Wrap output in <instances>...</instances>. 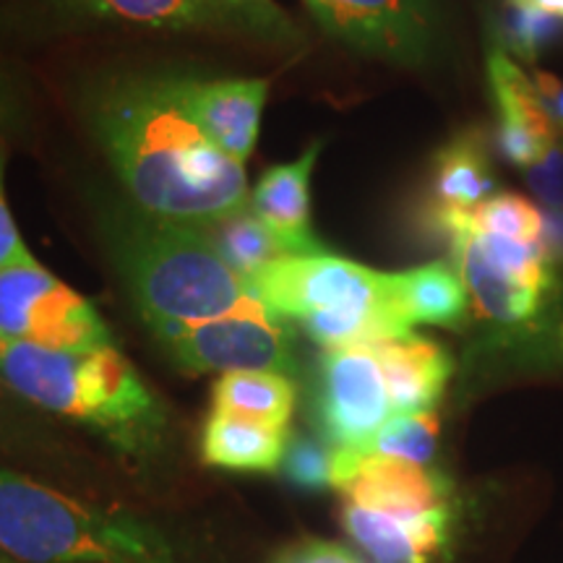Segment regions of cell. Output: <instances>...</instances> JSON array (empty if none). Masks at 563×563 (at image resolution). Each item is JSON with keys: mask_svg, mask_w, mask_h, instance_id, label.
<instances>
[{"mask_svg": "<svg viewBox=\"0 0 563 563\" xmlns=\"http://www.w3.org/2000/svg\"><path fill=\"white\" fill-rule=\"evenodd\" d=\"M97 141L146 214L209 224L249 207L245 167L230 159L188 100L183 76H123L91 102Z\"/></svg>", "mask_w": 563, "mask_h": 563, "instance_id": "1", "label": "cell"}, {"mask_svg": "<svg viewBox=\"0 0 563 563\" xmlns=\"http://www.w3.org/2000/svg\"><path fill=\"white\" fill-rule=\"evenodd\" d=\"M0 382L60 418L100 431L123 452H141L159 439L162 407L118 347L60 352L0 334Z\"/></svg>", "mask_w": 563, "mask_h": 563, "instance_id": "2", "label": "cell"}, {"mask_svg": "<svg viewBox=\"0 0 563 563\" xmlns=\"http://www.w3.org/2000/svg\"><path fill=\"white\" fill-rule=\"evenodd\" d=\"M118 269L154 334L241 313H269L199 224L146 214L118 232ZM272 316V313H269Z\"/></svg>", "mask_w": 563, "mask_h": 563, "instance_id": "3", "label": "cell"}, {"mask_svg": "<svg viewBox=\"0 0 563 563\" xmlns=\"http://www.w3.org/2000/svg\"><path fill=\"white\" fill-rule=\"evenodd\" d=\"M277 321H295L323 350L371 347L412 334L397 295V274L332 256H285L251 279Z\"/></svg>", "mask_w": 563, "mask_h": 563, "instance_id": "4", "label": "cell"}, {"mask_svg": "<svg viewBox=\"0 0 563 563\" xmlns=\"http://www.w3.org/2000/svg\"><path fill=\"white\" fill-rule=\"evenodd\" d=\"M0 551L19 563H180L157 527L0 467Z\"/></svg>", "mask_w": 563, "mask_h": 563, "instance_id": "5", "label": "cell"}, {"mask_svg": "<svg viewBox=\"0 0 563 563\" xmlns=\"http://www.w3.org/2000/svg\"><path fill=\"white\" fill-rule=\"evenodd\" d=\"M0 334L60 352L112 347L100 311L34 256L0 269Z\"/></svg>", "mask_w": 563, "mask_h": 563, "instance_id": "6", "label": "cell"}, {"mask_svg": "<svg viewBox=\"0 0 563 563\" xmlns=\"http://www.w3.org/2000/svg\"><path fill=\"white\" fill-rule=\"evenodd\" d=\"M170 357L191 373L295 371L292 334L269 313H241L224 319L165 329L157 334Z\"/></svg>", "mask_w": 563, "mask_h": 563, "instance_id": "7", "label": "cell"}, {"mask_svg": "<svg viewBox=\"0 0 563 563\" xmlns=\"http://www.w3.org/2000/svg\"><path fill=\"white\" fill-rule=\"evenodd\" d=\"M344 45L391 63L426 60L435 32L431 0H302Z\"/></svg>", "mask_w": 563, "mask_h": 563, "instance_id": "8", "label": "cell"}, {"mask_svg": "<svg viewBox=\"0 0 563 563\" xmlns=\"http://www.w3.org/2000/svg\"><path fill=\"white\" fill-rule=\"evenodd\" d=\"M389 418V389L373 347L327 350L319 391L323 435L336 449H361Z\"/></svg>", "mask_w": 563, "mask_h": 563, "instance_id": "9", "label": "cell"}, {"mask_svg": "<svg viewBox=\"0 0 563 563\" xmlns=\"http://www.w3.org/2000/svg\"><path fill=\"white\" fill-rule=\"evenodd\" d=\"M332 485L344 501L373 511L422 514L449 506L446 477L426 464L373 456L357 449H334Z\"/></svg>", "mask_w": 563, "mask_h": 563, "instance_id": "10", "label": "cell"}, {"mask_svg": "<svg viewBox=\"0 0 563 563\" xmlns=\"http://www.w3.org/2000/svg\"><path fill=\"white\" fill-rule=\"evenodd\" d=\"M60 3L95 19L159 26V30L235 26L262 37L287 34V19H282L269 0H60Z\"/></svg>", "mask_w": 563, "mask_h": 563, "instance_id": "11", "label": "cell"}, {"mask_svg": "<svg viewBox=\"0 0 563 563\" xmlns=\"http://www.w3.org/2000/svg\"><path fill=\"white\" fill-rule=\"evenodd\" d=\"M488 81L498 110L496 150L509 165L527 170L555 141L538 89L501 45L490 47L488 53Z\"/></svg>", "mask_w": 563, "mask_h": 563, "instance_id": "12", "label": "cell"}, {"mask_svg": "<svg viewBox=\"0 0 563 563\" xmlns=\"http://www.w3.org/2000/svg\"><path fill=\"white\" fill-rule=\"evenodd\" d=\"M490 196H496V175L488 144L483 131H464L435 154L426 220L435 232L449 235Z\"/></svg>", "mask_w": 563, "mask_h": 563, "instance_id": "13", "label": "cell"}, {"mask_svg": "<svg viewBox=\"0 0 563 563\" xmlns=\"http://www.w3.org/2000/svg\"><path fill=\"white\" fill-rule=\"evenodd\" d=\"M342 525L373 563H431L449 540L452 509L389 514L344 501Z\"/></svg>", "mask_w": 563, "mask_h": 563, "instance_id": "14", "label": "cell"}, {"mask_svg": "<svg viewBox=\"0 0 563 563\" xmlns=\"http://www.w3.org/2000/svg\"><path fill=\"white\" fill-rule=\"evenodd\" d=\"M266 95V79H188L194 115L209 139L238 165H243L256 150Z\"/></svg>", "mask_w": 563, "mask_h": 563, "instance_id": "15", "label": "cell"}, {"mask_svg": "<svg viewBox=\"0 0 563 563\" xmlns=\"http://www.w3.org/2000/svg\"><path fill=\"white\" fill-rule=\"evenodd\" d=\"M321 144L316 141L290 165H277L262 175L249 207L266 222L290 256L323 253L311 228V175Z\"/></svg>", "mask_w": 563, "mask_h": 563, "instance_id": "16", "label": "cell"}, {"mask_svg": "<svg viewBox=\"0 0 563 563\" xmlns=\"http://www.w3.org/2000/svg\"><path fill=\"white\" fill-rule=\"evenodd\" d=\"M449 243L477 319L501 329H519L538 319L548 292L519 285L501 266L493 264L470 228H456Z\"/></svg>", "mask_w": 563, "mask_h": 563, "instance_id": "17", "label": "cell"}, {"mask_svg": "<svg viewBox=\"0 0 563 563\" xmlns=\"http://www.w3.org/2000/svg\"><path fill=\"white\" fill-rule=\"evenodd\" d=\"M371 347L382 363L394 415L431 412L452 376L449 352L418 334L394 336Z\"/></svg>", "mask_w": 563, "mask_h": 563, "instance_id": "18", "label": "cell"}, {"mask_svg": "<svg viewBox=\"0 0 563 563\" xmlns=\"http://www.w3.org/2000/svg\"><path fill=\"white\" fill-rule=\"evenodd\" d=\"M287 441V428L211 410L201 431V460L232 473H274L285 460Z\"/></svg>", "mask_w": 563, "mask_h": 563, "instance_id": "19", "label": "cell"}, {"mask_svg": "<svg viewBox=\"0 0 563 563\" xmlns=\"http://www.w3.org/2000/svg\"><path fill=\"white\" fill-rule=\"evenodd\" d=\"M397 295L410 327L456 329L467 319L470 295L460 269L449 262H433L397 274Z\"/></svg>", "mask_w": 563, "mask_h": 563, "instance_id": "20", "label": "cell"}, {"mask_svg": "<svg viewBox=\"0 0 563 563\" xmlns=\"http://www.w3.org/2000/svg\"><path fill=\"white\" fill-rule=\"evenodd\" d=\"M295 399H298V391L290 376L274 371L224 373L211 389L214 410L241 415V418L266 422L274 428H287Z\"/></svg>", "mask_w": 563, "mask_h": 563, "instance_id": "21", "label": "cell"}, {"mask_svg": "<svg viewBox=\"0 0 563 563\" xmlns=\"http://www.w3.org/2000/svg\"><path fill=\"white\" fill-rule=\"evenodd\" d=\"M199 228L207 232L209 243L220 253L222 262L235 274H241L245 282L258 277L266 266L279 262V258L290 256L251 207L232 211V214L209 224H199Z\"/></svg>", "mask_w": 563, "mask_h": 563, "instance_id": "22", "label": "cell"}, {"mask_svg": "<svg viewBox=\"0 0 563 563\" xmlns=\"http://www.w3.org/2000/svg\"><path fill=\"white\" fill-rule=\"evenodd\" d=\"M439 443V418L435 412L394 415L365 446L357 449L373 456H394L415 464H431Z\"/></svg>", "mask_w": 563, "mask_h": 563, "instance_id": "23", "label": "cell"}, {"mask_svg": "<svg viewBox=\"0 0 563 563\" xmlns=\"http://www.w3.org/2000/svg\"><path fill=\"white\" fill-rule=\"evenodd\" d=\"M460 224H467V228H473L477 232H490V235L509 238V241L540 243V235H543V211L517 194H498L490 196L483 207H477L473 214ZM460 224H456V228H460ZM449 235H452V232H449Z\"/></svg>", "mask_w": 563, "mask_h": 563, "instance_id": "24", "label": "cell"}, {"mask_svg": "<svg viewBox=\"0 0 563 563\" xmlns=\"http://www.w3.org/2000/svg\"><path fill=\"white\" fill-rule=\"evenodd\" d=\"M563 34V19L534 9L527 0H511L498 19V45L522 60H534Z\"/></svg>", "mask_w": 563, "mask_h": 563, "instance_id": "25", "label": "cell"}, {"mask_svg": "<svg viewBox=\"0 0 563 563\" xmlns=\"http://www.w3.org/2000/svg\"><path fill=\"white\" fill-rule=\"evenodd\" d=\"M21 118L19 108V91L13 87L11 76L0 70V269L9 264L26 262L32 258L30 249L21 241L16 222L5 201V188H3V175H5V159H9V146L16 131Z\"/></svg>", "mask_w": 563, "mask_h": 563, "instance_id": "26", "label": "cell"}, {"mask_svg": "<svg viewBox=\"0 0 563 563\" xmlns=\"http://www.w3.org/2000/svg\"><path fill=\"white\" fill-rule=\"evenodd\" d=\"M332 467L334 452H329L327 443L311 439V435H290L285 460H282L287 481L298 485V488L321 490L332 485Z\"/></svg>", "mask_w": 563, "mask_h": 563, "instance_id": "27", "label": "cell"}, {"mask_svg": "<svg viewBox=\"0 0 563 563\" xmlns=\"http://www.w3.org/2000/svg\"><path fill=\"white\" fill-rule=\"evenodd\" d=\"M527 186L548 209L563 211V136H555L543 157L527 167Z\"/></svg>", "mask_w": 563, "mask_h": 563, "instance_id": "28", "label": "cell"}, {"mask_svg": "<svg viewBox=\"0 0 563 563\" xmlns=\"http://www.w3.org/2000/svg\"><path fill=\"white\" fill-rule=\"evenodd\" d=\"M532 84L538 89L540 104H543L555 136H563V81L548 70H534Z\"/></svg>", "mask_w": 563, "mask_h": 563, "instance_id": "29", "label": "cell"}, {"mask_svg": "<svg viewBox=\"0 0 563 563\" xmlns=\"http://www.w3.org/2000/svg\"><path fill=\"white\" fill-rule=\"evenodd\" d=\"M279 563H363L355 553L336 543H306L292 548Z\"/></svg>", "mask_w": 563, "mask_h": 563, "instance_id": "30", "label": "cell"}, {"mask_svg": "<svg viewBox=\"0 0 563 563\" xmlns=\"http://www.w3.org/2000/svg\"><path fill=\"white\" fill-rule=\"evenodd\" d=\"M538 245L548 264H563V211H543V235H540Z\"/></svg>", "mask_w": 563, "mask_h": 563, "instance_id": "31", "label": "cell"}, {"mask_svg": "<svg viewBox=\"0 0 563 563\" xmlns=\"http://www.w3.org/2000/svg\"><path fill=\"white\" fill-rule=\"evenodd\" d=\"M16 394H13L9 386L0 382V431H3L5 426H9V418H11V410L13 405H16Z\"/></svg>", "mask_w": 563, "mask_h": 563, "instance_id": "32", "label": "cell"}, {"mask_svg": "<svg viewBox=\"0 0 563 563\" xmlns=\"http://www.w3.org/2000/svg\"><path fill=\"white\" fill-rule=\"evenodd\" d=\"M527 3L534 5V9L551 13V16L563 19V0H527Z\"/></svg>", "mask_w": 563, "mask_h": 563, "instance_id": "33", "label": "cell"}, {"mask_svg": "<svg viewBox=\"0 0 563 563\" xmlns=\"http://www.w3.org/2000/svg\"><path fill=\"white\" fill-rule=\"evenodd\" d=\"M0 563H19V561H13V559H0Z\"/></svg>", "mask_w": 563, "mask_h": 563, "instance_id": "34", "label": "cell"}, {"mask_svg": "<svg viewBox=\"0 0 563 563\" xmlns=\"http://www.w3.org/2000/svg\"><path fill=\"white\" fill-rule=\"evenodd\" d=\"M561 336H563V329H561Z\"/></svg>", "mask_w": 563, "mask_h": 563, "instance_id": "35", "label": "cell"}]
</instances>
